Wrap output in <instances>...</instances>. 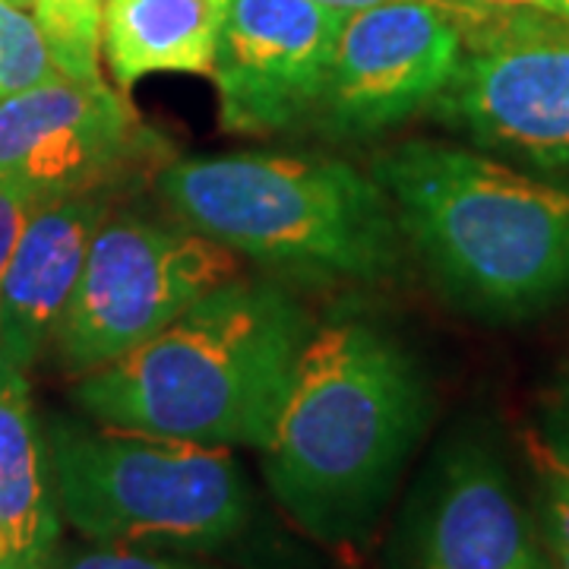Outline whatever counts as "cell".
Wrapping results in <instances>:
<instances>
[{"mask_svg": "<svg viewBox=\"0 0 569 569\" xmlns=\"http://www.w3.org/2000/svg\"><path fill=\"white\" fill-rule=\"evenodd\" d=\"M427 425L430 389L402 339L339 317L310 332L291 367L260 447L266 488L317 545L365 548Z\"/></svg>", "mask_w": 569, "mask_h": 569, "instance_id": "obj_1", "label": "cell"}, {"mask_svg": "<svg viewBox=\"0 0 569 569\" xmlns=\"http://www.w3.org/2000/svg\"><path fill=\"white\" fill-rule=\"evenodd\" d=\"M310 332L284 288L238 276L149 342L82 373L73 402L96 425L260 449Z\"/></svg>", "mask_w": 569, "mask_h": 569, "instance_id": "obj_2", "label": "cell"}, {"mask_svg": "<svg viewBox=\"0 0 569 569\" xmlns=\"http://www.w3.org/2000/svg\"><path fill=\"white\" fill-rule=\"evenodd\" d=\"M370 174L430 276L471 313L522 320L569 291V178L440 140L389 146Z\"/></svg>", "mask_w": 569, "mask_h": 569, "instance_id": "obj_3", "label": "cell"}, {"mask_svg": "<svg viewBox=\"0 0 569 569\" xmlns=\"http://www.w3.org/2000/svg\"><path fill=\"white\" fill-rule=\"evenodd\" d=\"M174 219L260 266L310 282H383L402 269L387 190L326 156L231 152L159 171Z\"/></svg>", "mask_w": 569, "mask_h": 569, "instance_id": "obj_4", "label": "cell"}, {"mask_svg": "<svg viewBox=\"0 0 569 569\" xmlns=\"http://www.w3.org/2000/svg\"><path fill=\"white\" fill-rule=\"evenodd\" d=\"M58 512L92 545L209 557L241 545L253 490L228 447L58 418L48 427Z\"/></svg>", "mask_w": 569, "mask_h": 569, "instance_id": "obj_5", "label": "cell"}, {"mask_svg": "<svg viewBox=\"0 0 569 569\" xmlns=\"http://www.w3.org/2000/svg\"><path fill=\"white\" fill-rule=\"evenodd\" d=\"M238 276V253L181 219L111 212L89 244L54 336L63 365L82 377L118 361Z\"/></svg>", "mask_w": 569, "mask_h": 569, "instance_id": "obj_6", "label": "cell"}, {"mask_svg": "<svg viewBox=\"0 0 569 569\" xmlns=\"http://www.w3.org/2000/svg\"><path fill=\"white\" fill-rule=\"evenodd\" d=\"M462 61L433 118L497 159L569 178V22L519 13L459 22Z\"/></svg>", "mask_w": 569, "mask_h": 569, "instance_id": "obj_7", "label": "cell"}, {"mask_svg": "<svg viewBox=\"0 0 569 569\" xmlns=\"http://www.w3.org/2000/svg\"><path fill=\"white\" fill-rule=\"evenodd\" d=\"M380 569H550L538 522L490 437L456 430L430 452Z\"/></svg>", "mask_w": 569, "mask_h": 569, "instance_id": "obj_8", "label": "cell"}, {"mask_svg": "<svg viewBox=\"0 0 569 569\" xmlns=\"http://www.w3.org/2000/svg\"><path fill=\"white\" fill-rule=\"evenodd\" d=\"M162 156L164 142L102 80L61 73L0 102V183L36 203L89 190L118 193Z\"/></svg>", "mask_w": 569, "mask_h": 569, "instance_id": "obj_9", "label": "cell"}, {"mask_svg": "<svg viewBox=\"0 0 569 569\" xmlns=\"http://www.w3.org/2000/svg\"><path fill=\"white\" fill-rule=\"evenodd\" d=\"M462 32L440 0H387L342 20L323 99L310 123L339 142L392 130L443 92Z\"/></svg>", "mask_w": 569, "mask_h": 569, "instance_id": "obj_10", "label": "cell"}, {"mask_svg": "<svg viewBox=\"0 0 569 569\" xmlns=\"http://www.w3.org/2000/svg\"><path fill=\"white\" fill-rule=\"evenodd\" d=\"M342 20L313 0H228L209 73L224 130L260 137L310 121Z\"/></svg>", "mask_w": 569, "mask_h": 569, "instance_id": "obj_11", "label": "cell"}, {"mask_svg": "<svg viewBox=\"0 0 569 569\" xmlns=\"http://www.w3.org/2000/svg\"><path fill=\"white\" fill-rule=\"evenodd\" d=\"M111 203L114 190H89L36 206L0 276V361L26 370L58 336Z\"/></svg>", "mask_w": 569, "mask_h": 569, "instance_id": "obj_12", "label": "cell"}, {"mask_svg": "<svg viewBox=\"0 0 569 569\" xmlns=\"http://www.w3.org/2000/svg\"><path fill=\"white\" fill-rule=\"evenodd\" d=\"M58 531L48 447L36 425L26 370L0 361V535L7 541L0 569H39L58 548Z\"/></svg>", "mask_w": 569, "mask_h": 569, "instance_id": "obj_13", "label": "cell"}, {"mask_svg": "<svg viewBox=\"0 0 569 569\" xmlns=\"http://www.w3.org/2000/svg\"><path fill=\"white\" fill-rule=\"evenodd\" d=\"M228 0H104L102 54L121 89L152 73H212Z\"/></svg>", "mask_w": 569, "mask_h": 569, "instance_id": "obj_14", "label": "cell"}, {"mask_svg": "<svg viewBox=\"0 0 569 569\" xmlns=\"http://www.w3.org/2000/svg\"><path fill=\"white\" fill-rule=\"evenodd\" d=\"M39 22L51 61L63 77L99 82L102 58V10L104 0H36Z\"/></svg>", "mask_w": 569, "mask_h": 569, "instance_id": "obj_15", "label": "cell"}, {"mask_svg": "<svg viewBox=\"0 0 569 569\" xmlns=\"http://www.w3.org/2000/svg\"><path fill=\"white\" fill-rule=\"evenodd\" d=\"M61 77L39 22L22 7L0 0V102Z\"/></svg>", "mask_w": 569, "mask_h": 569, "instance_id": "obj_16", "label": "cell"}, {"mask_svg": "<svg viewBox=\"0 0 569 569\" xmlns=\"http://www.w3.org/2000/svg\"><path fill=\"white\" fill-rule=\"evenodd\" d=\"M526 452L535 475V522L550 569H569V466L545 447L538 433L526 437Z\"/></svg>", "mask_w": 569, "mask_h": 569, "instance_id": "obj_17", "label": "cell"}, {"mask_svg": "<svg viewBox=\"0 0 569 569\" xmlns=\"http://www.w3.org/2000/svg\"><path fill=\"white\" fill-rule=\"evenodd\" d=\"M39 569H224L206 563L190 553H171V550L127 548V545H77V548H58L48 553Z\"/></svg>", "mask_w": 569, "mask_h": 569, "instance_id": "obj_18", "label": "cell"}, {"mask_svg": "<svg viewBox=\"0 0 569 569\" xmlns=\"http://www.w3.org/2000/svg\"><path fill=\"white\" fill-rule=\"evenodd\" d=\"M456 22L497 20L519 13H541L567 22V0H440Z\"/></svg>", "mask_w": 569, "mask_h": 569, "instance_id": "obj_19", "label": "cell"}, {"mask_svg": "<svg viewBox=\"0 0 569 569\" xmlns=\"http://www.w3.org/2000/svg\"><path fill=\"white\" fill-rule=\"evenodd\" d=\"M36 206L39 203L29 193H22L10 183H0V276H3L13 250L20 244L22 228L29 222V216L36 212Z\"/></svg>", "mask_w": 569, "mask_h": 569, "instance_id": "obj_20", "label": "cell"}, {"mask_svg": "<svg viewBox=\"0 0 569 569\" xmlns=\"http://www.w3.org/2000/svg\"><path fill=\"white\" fill-rule=\"evenodd\" d=\"M538 437L545 447L569 466V377H563L557 387L550 389L545 411H541V430Z\"/></svg>", "mask_w": 569, "mask_h": 569, "instance_id": "obj_21", "label": "cell"}, {"mask_svg": "<svg viewBox=\"0 0 569 569\" xmlns=\"http://www.w3.org/2000/svg\"><path fill=\"white\" fill-rule=\"evenodd\" d=\"M313 3H320V7L339 13V17H351V13H358V10L377 7V3H387V0H313Z\"/></svg>", "mask_w": 569, "mask_h": 569, "instance_id": "obj_22", "label": "cell"}, {"mask_svg": "<svg viewBox=\"0 0 569 569\" xmlns=\"http://www.w3.org/2000/svg\"><path fill=\"white\" fill-rule=\"evenodd\" d=\"M0 563H7V541H3V535H0Z\"/></svg>", "mask_w": 569, "mask_h": 569, "instance_id": "obj_23", "label": "cell"}, {"mask_svg": "<svg viewBox=\"0 0 569 569\" xmlns=\"http://www.w3.org/2000/svg\"><path fill=\"white\" fill-rule=\"evenodd\" d=\"M10 3H17L22 10H26V7H36V0H10Z\"/></svg>", "mask_w": 569, "mask_h": 569, "instance_id": "obj_24", "label": "cell"}, {"mask_svg": "<svg viewBox=\"0 0 569 569\" xmlns=\"http://www.w3.org/2000/svg\"><path fill=\"white\" fill-rule=\"evenodd\" d=\"M567 22H569V0H567Z\"/></svg>", "mask_w": 569, "mask_h": 569, "instance_id": "obj_25", "label": "cell"}]
</instances>
